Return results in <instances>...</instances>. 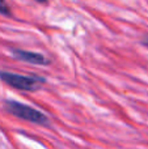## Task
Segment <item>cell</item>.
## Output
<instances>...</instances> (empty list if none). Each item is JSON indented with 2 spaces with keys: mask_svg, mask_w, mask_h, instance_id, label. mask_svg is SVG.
Instances as JSON below:
<instances>
[{
  "mask_svg": "<svg viewBox=\"0 0 148 149\" xmlns=\"http://www.w3.org/2000/svg\"><path fill=\"white\" fill-rule=\"evenodd\" d=\"M0 79L5 84L10 85L12 88H16V89H20V90H26V92L38 90L41 88V85L46 81L43 77H39V76H24V74L5 72V71L0 72Z\"/></svg>",
  "mask_w": 148,
  "mask_h": 149,
  "instance_id": "6da1fadb",
  "label": "cell"
},
{
  "mask_svg": "<svg viewBox=\"0 0 148 149\" xmlns=\"http://www.w3.org/2000/svg\"><path fill=\"white\" fill-rule=\"evenodd\" d=\"M4 106L8 113H10L12 115L17 116L20 119H24V120L31 122V123L36 124H47V122H49L45 114L25 105V103L17 102V101H5Z\"/></svg>",
  "mask_w": 148,
  "mask_h": 149,
  "instance_id": "7a4b0ae2",
  "label": "cell"
},
{
  "mask_svg": "<svg viewBox=\"0 0 148 149\" xmlns=\"http://www.w3.org/2000/svg\"><path fill=\"white\" fill-rule=\"evenodd\" d=\"M12 55L16 58V59L22 60V62H26V63H30V64H38V65L49 64V60H47L42 54H38V52H31V51H26V50L13 49Z\"/></svg>",
  "mask_w": 148,
  "mask_h": 149,
  "instance_id": "3957f363",
  "label": "cell"
},
{
  "mask_svg": "<svg viewBox=\"0 0 148 149\" xmlns=\"http://www.w3.org/2000/svg\"><path fill=\"white\" fill-rule=\"evenodd\" d=\"M0 15L10 16V9H9V7H8L5 0H0Z\"/></svg>",
  "mask_w": 148,
  "mask_h": 149,
  "instance_id": "277c9868",
  "label": "cell"
},
{
  "mask_svg": "<svg viewBox=\"0 0 148 149\" xmlns=\"http://www.w3.org/2000/svg\"><path fill=\"white\" fill-rule=\"evenodd\" d=\"M143 45H146V46H148V37L146 39H143Z\"/></svg>",
  "mask_w": 148,
  "mask_h": 149,
  "instance_id": "5b68a950",
  "label": "cell"
},
{
  "mask_svg": "<svg viewBox=\"0 0 148 149\" xmlns=\"http://www.w3.org/2000/svg\"><path fill=\"white\" fill-rule=\"evenodd\" d=\"M36 1H37V3H47L49 0H36Z\"/></svg>",
  "mask_w": 148,
  "mask_h": 149,
  "instance_id": "8992f818",
  "label": "cell"
}]
</instances>
